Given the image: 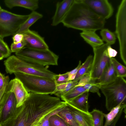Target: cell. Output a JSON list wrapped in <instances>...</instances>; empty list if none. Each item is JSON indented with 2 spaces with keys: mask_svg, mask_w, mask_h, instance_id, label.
<instances>
[{
  "mask_svg": "<svg viewBox=\"0 0 126 126\" xmlns=\"http://www.w3.org/2000/svg\"><path fill=\"white\" fill-rule=\"evenodd\" d=\"M105 22L81 0H74L62 23L68 28L95 32L103 28Z\"/></svg>",
  "mask_w": 126,
  "mask_h": 126,
  "instance_id": "1",
  "label": "cell"
},
{
  "mask_svg": "<svg viewBox=\"0 0 126 126\" xmlns=\"http://www.w3.org/2000/svg\"><path fill=\"white\" fill-rule=\"evenodd\" d=\"M4 64L6 73L10 74L19 72L51 79H54L56 75L46 67L26 62L13 55L5 60Z\"/></svg>",
  "mask_w": 126,
  "mask_h": 126,
  "instance_id": "2",
  "label": "cell"
},
{
  "mask_svg": "<svg viewBox=\"0 0 126 126\" xmlns=\"http://www.w3.org/2000/svg\"><path fill=\"white\" fill-rule=\"evenodd\" d=\"M99 85L105 97V106L108 111L120 103H126V81L123 78L117 77L110 83Z\"/></svg>",
  "mask_w": 126,
  "mask_h": 126,
  "instance_id": "3",
  "label": "cell"
},
{
  "mask_svg": "<svg viewBox=\"0 0 126 126\" xmlns=\"http://www.w3.org/2000/svg\"><path fill=\"white\" fill-rule=\"evenodd\" d=\"M14 73L15 78L21 81L29 92L52 95L55 92L56 85L54 79L19 72Z\"/></svg>",
  "mask_w": 126,
  "mask_h": 126,
  "instance_id": "4",
  "label": "cell"
},
{
  "mask_svg": "<svg viewBox=\"0 0 126 126\" xmlns=\"http://www.w3.org/2000/svg\"><path fill=\"white\" fill-rule=\"evenodd\" d=\"M15 54L24 61L44 66L58 65V56L49 49L42 50L24 47L16 52Z\"/></svg>",
  "mask_w": 126,
  "mask_h": 126,
  "instance_id": "5",
  "label": "cell"
},
{
  "mask_svg": "<svg viewBox=\"0 0 126 126\" xmlns=\"http://www.w3.org/2000/svg\"><path fill=\"white\" fill-rule=\"evenodd\" d=\"M29 16L16 14L3 9L0 11V37L3 38L14 35Z\"/></svg>",
  "mask_w": 126,
  "mask_h": 126,
  "instance_id": "6",
  "label": "cell"
},
{
  "mask_svg": "<svg viewBox=\"0 0 126 126\" xmlns=\"http://www.w3.org/2000/svg\"><path fill=\"white\" fill-rule=\"evenodd\" d=\"M115 33L119 44L120 57L126 65V0L121 1L116 16Z\"/></svg>",
  "mask_w": 126,
  "mask_h": 126,
  "instance_id": "7",
  "label": "cell"
},
{
  "mask_svg": "<svg viewBox=\"0 0 126 126\" xmlns=\"http://www.w3.org/2000/svg\"><path fill=\"white\" fill-rule=\"evenodd\" d=\"M109 45L106 43L93 48L94 56L90 74L91 79L95 80L99 79L111 63V58L107 52Z\"/></svg>",
  "mask_w": 126,
  "mask_h": 126,
  "instance_id": "8",
  "label": "cell"
},
{
  "mask_svg": "<svg viewBox=\"0 0 126 126\" xmlns=\"http://www.w3.org/2000/svg\"><path fill=\"white\" fill-rule=\"evenodd\" d=\"M17 102L13 93L6 90L0 100V124L14 116L17 112Z\"/></svg>",
  "mask_w": 126,
  "mask_h": 126,
  "instance_id": "9",
  "label": "cell"
},
{
  "mask_svg": "<svg viewBox=\"0 0 126 126\" xmlns=\"http://www.w3.org/2000/svg\"><path fill=\"white\" fill-rule=\"evenodd\" d=\"M96 15L105 20L112 15L113 8L107 0H81Z\"/></svg>",
  "mask_w": 126,
  "mask_h": 126,
  "instance_id": "10",
  "label": "cell"
},
{
  "mask_svg": "<svg viewBox=\"0 0 126 126\" xmlns=\"http://www.w3.org/2000/svg\"><path fill=\"white\" fill-rule=\"evenodd\" d=\"M22 33L24 36L23 41L25 44L24 47L42 50L49 49L44 38L37 32L29 29Z\"/></svg>",
  "mask_w": 126,
  "mask_h": 126,
  "instance_id": "11",
  "label": "cell"
},
{
  "mask_svg": "<svg viewBox=\"0 0 126 126\" xmlns=\"http://www.w3.org/2000/svg\"><path fill=\"white\" fill-rule=\"evenodd\" d=\"M6 89L14 94L17 100V108L21 106L29 96V92L17 78H15L9 81Z\"/></svg>",
  "mask_w": 126,
  "mask_h": 126,
  "instance_id": "12",
  "label": "cell"
},
{
  "mask_svg": "<svg viewBox=\"0 0 126 126\" xmlns=\"http://www.w3.org/2000/svg\"><path fill=\"white\" fill-rule=\"evenodd\" d=\"M74 0H64L57 3L56 11L52 18L51 25L52 26H56L62 23Z\"/></svg>",
  "mask_w": 126,
  "mask_h": 126,
  "instance_id": "13",
  "label": "cell"
},
{
  "mask_svg": "<svg viewBox=\"0 0 126 126\" xmlns=\"http://www.w3.org/2000/svg\"><path fill=\"white\" fill-rule=\"evenodd\" d=\"M67 104L80 126H94L92 117L89 112L86 113L82 111Z\"/></svg>",
  "mask_w": 126,
  "mask_h": 126,
  "instance_id": "14",
  "label": "cell"
},
{
  "mask_svg": "<svg viewBox=\"0 0 126 126\" xmlns=\"http://www.w3.org/2000/svg\"><path fill=\"white\" fill-rule=\"evenodd\" d=\"M7 7L11 9L19 6L35 11L38 7V0H5L4 1Z\"/></svg>",
  "mask_w": 126,
  "mask_h": 126,
  "instance_id": "15",
  "label": "cell"
},
{
  "mask_svg": "<svg viewBox=\"0 0 126 126\" xmlns=\"http://www.w3.org/2000/svg\"><path fill=\"white\" fill-rule=\"evenodd\" d=\"M89 92L88 91L85 92L70 101L66 102L76 109L88 113V98Z\"/></svg>",
  "mask_w": 126,
  "mask_h": 126,
  "instance_id": "16",
  "label": "cell"
},
{
  "mask_svg": "<svg viewBox=\"0 0 126 126\" xmlns=\"http://www.w3.org/2000/svg\"><path fill=\"white\" fill-rule=\"evenodd\" d=\"M117 77V73L111 61L100 78L95 80L96 83L99 85L106 84L113 81Z\"/></svg>",
  "mask_w": 126,
  "mask_h": 126,
  "instance_id": "17",
  "label": "cell"
},
{
  "mask_svg": "<svg viewBox=\"0 0 126 126\" xmlns=\"http://www.w3.org/2000/svg\"><path fill=\"white\" fill-rule=\"evenodd\" d=\"M95 32L84 31L80 33V36L93 48L100 47L104 44L102 39Z\"/></svg>",
  "mask_w": 126,
  "mask_h": 126,
  "instance_id": "18",
  "label": "cell"
},
{
  "mask_svg": "<svg viewBox=\"0 0 126 126\" xmlns=\"http://www.w3.org/2000/svg\"><path fill=\"white\" fill-rule=\"evenodd\" d=\"M93 56L90 55L87 57L85 61L82 64L77 72L74 81H79L84 75L90 74L93 61Z\"/></svg>",
  "mask_w": 126,
  "mask_h": 126,
  "instance_id": "19",
  "label": "cell"
},
{
  "mask_svg": "<svg viewBox=\"0 0 126 126\" xmlns=\"http://www.w3.org/2000/svg\"><path fill=\"white\" fill-rule=\"evenodd\" d=\"M29 15L28 18L21 26L16 33H22L27 31L32 24L43 16L42 14L35 11H32Z\"/></svg>",
  "mask_w": 126,
  "mask_h": 126,
  "instance_id": "20",
  "label": "cell"
},
{
  "mask_svg": "<svg viewBox=\"0 0 126 126\" xmlns=\"http://www.w3.org/2000/svg\"><path fill=\"white\" fill-rule=\"evenodd\" d=\"M57 114L62 118L69 126H80L70 111L67 103Z\"/></svg>",
  "mask_w": 126,
  "mask_h": 126,
  "instance_id": "21",
  "label": "cell"
},
{
  "mask_svg": "<svg viewBox=\"0 0 126 126\" xmlns=\"http://www.w3.org/2000/svg\"><path fill=\"white\" fill-rule=\"evenodd\" d=\"M87 91L84 86H76L60 98L64 101L67 102Z\"/></svg>",
  "mask_w": 126,
  "mask_h": 126,
  "instance_id": "22",
  "label": "cell"
},
{
  "mask_svg": "<svg viewBox=\"0 0 126 126\" xmlns=\"http://www.w3.org/2000/svg\"><path fill=\"white\" fill-rule=\"evenodd\" d=\"M100 33L103 41L106 42L109 45L111 46L115 43L116 37L115 34L113 32L104 28L101 30Z\"/></svg>",
  "mask_w": 126,
  "mask_h": 126,
  "instance_id": "23",
  "label": "cell"
},
{
  "mask_svg": "<svg viewBox=\"0 0 126 126\" xmlns=\"http://www.w3.org/2000/svg\"><path fill=\"white\" fill-rule=\"evenodd\" d=\"M126 103H121L110 110L108 113L104 114L106 121L104 126H108L113 121L117 115L120 109Z\"/></svg>",
  "mask_w": 126,
  "mask_h": 126,
  "instance_id": "24",
  "label": "cell"
},
{
  "mask_svg": "<svg viewBox=\"0 0 126 126\" xmlns=\"http://www.w3.org/2000/svg\"><path fill=\"white\" fill-rule=\"evenodd\" d=\"M94 126H103L104 113L99 110L94 109L90 112Z\"/></svg>",
  "mask_w": 126,
  "mask_h": 126,
  "instance_id": "25",
  "label": "cell"
},
{
  "mask_svg": "<svg viewBox=\"0 0 126 126\" xmlns=\"http://www.w3.org/2000/svg\"><path fill=\"white\" fill-rule=\"evenodd\" d=\"M111 61L117 74V77L125 78L126 77V68L114 58H111Z\"/></svg>",
  "mask_w": 126,
  "mask_h": 126,
  "instance_id": "26",
  "label": "cell"
},
{
  "mask_svg": "<svg viewBox=\"0 0 126 126\" xmlns=\"http://www.w3.org/2000/svg\"><path fill=\"white\" fill-rule=\"evenodd\" d=\"M49 126H69L57 113L51 115L49 118Z\"/></svg>",
  "mask_w": 126,
  "mask_h": 126,
  "instance_id": "27",
  "label": "cell"
},
{
  "mask_svg": "<svg viewBox=\"0 0 126 126\" xmlns=\"http://www.w3.org/2000/svg\"><path fill=\"white\" fill-rule=\"evenodd\" d=\"M99 86L96 83L95 80L91 79L89 83L84 85V87L89 92L96 93L100 97L101 94L99 91Z\"/></svg>",
  "mask_w": 126,
  "mask_h": 126,
  "instance_id": "28",
  "label": "cell"
},
{
  "mask_svg": "<svg viewBox=\"0 0 126 126\" xmlns=\"http://www.w3.org/2000/svg\"><path fill=\"white\" fill-rule=\"evenodd\" d=\"M0 52L3 55L4 58L9 57L11 53L10 49L7 44L4 42L3 38L0 37Z\"/></svg>",
  "mask_w": 126,
  "mask_h": 126,
  "instance_id": "29",
  "label": "cell"
},
{
  "mask_svg": "<svg viewBox=\"0 0 126 126\" xmlns=\"http://www.w3.org/2000/svg\"><path fill=\"white\" fill-rule=\"evenodd\" d=\"M69 76L68 72L61 74L56 75L54 77L56 85L66 83L69 81Z\"/></svg>",
  "mask_w": 126,
  "mask_h": 126,
  "instance_id": "30",
  "label": "cell"
},
{
  "mask_svg": "<svg viewBox=\"0 0 126 126\" xmlns=\"http://www.w3.org/2000/svg\"><path fill=\"white\" fill-rule=\"evenodd\" d=\"M79 81L76 82L73 81H69L67 83L66 87L64 90L60 92H55L53 94L58 97H60L61 96L66 93L72 88L77 86L78 84Z\"/></svg>",
  "mask_w": 126,
  "mask_h": 126,
  "instance_id": "31",
  "label": "cell"
},
{
  "mask_svg": "<svg viewBox=\"0 0 126 126\" xmlns=\"http://www.w3.org/2000/svg\"><path fill=\"white\" fill-rule=\"evenodd\" d=\"M25 44L23 40L21 42L14 43H12L10 46V50L11 52H16L19 51L24 47Z\"/></svg>",
  "mask_w": 126,
  "mask_h": 126,
  "instance_id": "32",
  "label": "cell"
},
{
  "mask_svg": "<svg viewBox=\"0 0 126 126\" xmlns=\"http://www.w3.org/2000/svg\"><path fill=\"white\" fill-rule=\"evenodd\" d=\"M81 61H79L78 64L76 67L71 71L68 72L69 76V81H72L74 79L77 72L81 65Z\"/></svg>",
  "mask_w": 126,
  "mask_h": 126,
  "instance_id": "33",
  "label": "cell"
},
{
  "mask_svg": "<svg viewBox=\"0 0 126 126\" xmlns=\"http://www.w3.org/2000/svg\"><path fill=\"white\" fill-rule=\"evenodd\" d=\"M91 79L90 74L86 75L80 79L77 86H84L89 83Z\"/></svg>",
  "mask_w": 126,
  "mask_h": 126,
  "instance_id": "34",
  "label": "cell"
},
{
  "mask_svg": "<svg viewBox=\"0 0 126 126\" xmlns=\"http://www.w3.org/2000/svg\"><path fill=\"white\" fill-rule=\"evenodd\" d=\"M126 105L123 106L120 109L117 115L113 121L108 126H115L116 124L120 118L124 109L126 110Z\"/></svg>",
  "mask_w": 126,
  "mask_h": 126,
  "instance_id": "35",
  "label": "cell"
},
{
  "mask_svg": "<svg viewBox=\"0 0 126 126\" xmlns=\"http://www.w3.org/2000/svg\"><path fill=\"white\" fill-rule=\"evenodd\" d=\"M63 108L54 112L51 113L47 115L44 119L40 126H49V117L52 115L57 113L58 112L61 110Z\"/></svg>",
  "mask_w": 126,
  "mask_h": 126,
  "instance_id": "36",
  "label": "cell"
},
{
  "mask_svg": "<svg viewBox=\"0 0 126 126\" xmlns=\"http://www.w3.org/2000/svg\"><path fill=\"white\" fill-rule=\"evenodd\" d=\"M24 36L22 33H17L13 35L12 37L13 43H16L20 42L23 39Z\"/></svg>",
  "mask_w": 126,
  "mask_h": 126,
  "instance_id": "37",
  "label": "cell"
},
{
  "mask_svg": "<svg viewBox=\"0 0 126 126\" xmlns=\"http://www.w3.org/2000/svg\"><path fill=\"white\" fill-rule=\"evenodd\" d=\"M107 52L110 58L115 57L117 54V51L112 48L110 45L108 46L107 47Z\"/></svg>",
  "mask_w": 126,
  "mask_h": 126,
  "instance_id": "38",
  "label": "cell"
},
{
  "mask_svg": "<svg viewBox=\"0 0 126 126\" xmlns=\"http://www.w3.org/2000/svg\"><path fill=\"white\" fill-rule=\"evenodd\" d=\"M9 79L8 78H6L5 79L4 84L3 87L0 91V100L6 88L9 83Z\"/></svg>",
  "mask_w": 126,
  "mask_h": 126,
  "instance_id": "39",
  "label": "cell"
},
{
  "mask_svg": "<svg viewBox=\"0 0 126 126\" xmlns=\"http://www.w3.org/2000/svg\"><path fill=\"white\" fill-rule=\"evenodd\" d=\"M5 76L0 72V91L3 87Z\"/></svg>",
  "mask_w": 126,
  "mask_h": 126,
  "instance_id": "40",
  "label": "cell"
},
{
  "mask_svg": "<svg viewBox=\"0 0 126 126\" xmlns=\"http://www.w3.org/2000/svg\"><path fill=\"white\" fill-rule=\"evenodd\" d=\"M4 58L3 55L0 52V60H2Z\"/></svg>",
  "mask_w": 126,
  "mask_h": 126,
  "instance_id": "41",
  "label": "cell"
},
{
  "mask_svg": "<svg viewBox=\"0 0 126 126\" xmlns=\"http://www.w3.org/2000/svg\"><path fill=\"white\" fill-rule=\"evenodd\" d=\"M2 9L0 6V11Z\"/></svg>",
  "mask_w": 126,
  "mask_h": 126,
  "instance_id": "42",
  "label": "cell"
},
{
  "mask_svg": "<svg viewBox=\"0 0 126 126\" xmlns=\"http://www.w3.org/2000/svg\"><path fill=\"white\" fill-rule=\"evenodd\" d=\"M0 126H1V125L0 124Z\"/></svg>",
  "mask_w": 126,
  "mask_h": 126,
  "instance_id": "43",
  "label": "cell"
}]
</instances>
